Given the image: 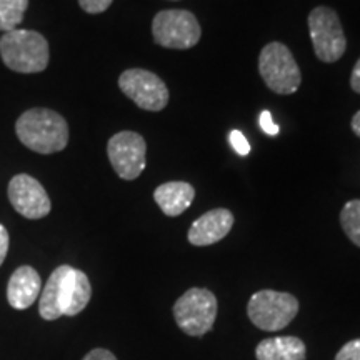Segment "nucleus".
I'll list each match as a JSON object with an SVG mask.
<instances>
[{"instance_id": "0eeeda50", "label": "nucleus", "mask_w": 360, "mask_h": 360, "mask_svg": "<svg viewBox=\"0 0 360 360\" xmlns=\"http://www.w3.org/2000/svg\"><path fill=\"white\" fill-rule=\"evenodd\" d=\"M309 32L319 60L332 64L345 53L347 39L334 8L315 7L309 15Z\"/></svg>"}, {"instance_id": "f03ea898", "label": "nucleus", "mask_w": 360, "mask_h": 360, "mask_svg": "<svg viewBox=\"0 0 360 360\" xmlns=\"http://www.w3.org/2000/svg\"><path fill=\"white\" fill-rule=\"evenodd\" d=\"M19 141L37 154H53L64 150L69 143L67 120L51 109H30L15 124Z\"/></svg>"}, {"instance_id": "412c9836", "label": "nucleus", "mask_w": 360, "mask_h": 360, "mask_svg": "<svg viewBox=\"0 0 360 360\" xmlns=\"http://www.w3.org/2000/svg\"><path fill=\"white\" fill-rule=\"evenodd\" d=\"M259 124H260V127H262V130L267 135H277L278 130H281V129H278V125L274 122L272 114H270L269 110H264L262 114H260Z\"/></svg>"}, {"instance_id": "6e6552de", "label": "nucleus", "mask_w": 360, "mask_h": 360, "mask_svg": "<svg viewBox=\"0 0 360 360\" xmlns=\"http://www.w3.org/2000/svg\"><path fill=\"white\" fill-rule=\"evenodd\" d=\"M155 44L165 49L186 51L199 44L202 29L197 17L188 11H162L152 22Z\"/></svg>"}, {"instance_id": "1a4fd4ad", "label": "nucleus", "mask_w": 360, "mask_h": 360, "mask_svg": "<svg viewBox=\"0 0 360 360\" xmlns=\"http://www.w3.org/2000/svg\"><path fill=\"white\" fill-rule=\"evenodd\" d=\"M107 155L115 174L124 180L141 177L147 164V142L132 130L115 134L107 143Z\"/></svg>"}, {"instance_id": "ddd939ff", "label": "nucleus", "mask_w": 360, "mask_h": 360, "mask_svg": "<svg viewBox=\"0 0 360 360\" xmlns=\"http://www.w3.org/2000/svg\"><path fill=\"white\" fill-rule=\"evenodd\" d=\"M42 281L39 272L30 265H22L12 274L7 285V299L11 307L25 310L39 299Z\"/></svg>"}, {"instance_id": "9b49d317", "label": "nucleus", "mask_w": 360, "mask_h": 360, "mask_svg": "<svg viewBox=\"0 0 360 360\" xmlns=\"http://www.w3.org/2000/svg\"><path fill=\"white\" fill-rule=\"evenodd\" d=\"M8 200L17 212L30 220L47 217L52 209L42 184L27 174L15 175L8 182Z\"/></svg>"}, {"instance_id": "6ab92c4d", "label": "nucleus", "mask_w": 360, "mask_h": 360, "mask_svg": "<svg viewBox=\"0 0 360 360\" xmlns=\"http://www.w3.org/2000/svg\"><path fill=\"white\" fill-rule=\"evenodd\" d=\"M335 360H360V339L347 342L335 355Z\"/></svg>"}, {"instance_id": "dca6fc26", "label": "nucleus", "mask_w": 360, "mask_h": 360, "mask_svg": "<svg viewBox=\"0 0 360 360\" xmlns=\"http://www.w3.org/2000/svg\"><path fill=\"white\" fill-rule=\"evenodd\" d=\"M29 0H0V32L15 30L24 20Z\"/></svg>"}, {"instance_id": "5701e85b", "label": "nucleus", "mask_w": 360, "mask_h": 360, "mask_svg": "<svg viewBox=\"0 0 360 360\" xmlns=\"http://www.w3.org/2000/svg\"><path fill=\"white\" fill-rule=\"evenodd\" d=\"M82 360H117L115 355L107 349H94Z\"/></svg>"}, {"instance_id": "f257e3e1", "label": "nucleus", "mask_w": 360, "mask_h": 360, "mask_svg": "<svg viewBox=\"0 0 360 360\" xmlns=\"http://www.w3.org/2000/svg\"><path fill=\"white\" fill-rule=\"evenodd\" d=\"M92 297V285L82 270L60 265L49 277L44 290L40 292L39 314L45 321L74 317L82 312Z\"/></svg>"}, {"instance_id": "39448f33", "label": "nucleus", "mask_w": 360, "mask_h": 360, "mask_svg": "<svg viewBox=\"0 0 360 360\" xmlns=\"http://www.w3.org/2000/svg\"><path fill=\"white\" fill-rule=\"evenodd\" d=\"M299 312V302L292 294L276 290H259L250 297L247 314L255 327L267 332L285 328Z\"/></svg>"}, {"instance_id": "f8f14e48", "label": "nucleus", "mask_w": 360, "mask_h": 360, "mask_svg": "<svg viewBox=\"0 0 360 360\" xmlns=\"http://www.w3.org/2000/svg\"><path fill=\"white\" fill-rule=\"evenodd\" d=\"M233 215L227 209H214L202 215L188 229V242L195 247L217 244L232 231Z\"/></svg>"}, {"instance_id": "a211bd4d", "label": "nucleus", "mask_w": 360, "mask_h": 360, "mask_svg": "<svg viewBox=\"0 0 360 360\" xmlns=\"http://www.w3.org/2000/svg\"><path fill=\"white\" fill-rule=\"evenodd\" d=\"M229 141H231V146L233 150L237 152L238 155H249L250 152V143L247 142L245 135L240 132V130H232L231 135H229Z\"/></svg>"}, {"instance_id": "7ed1b4c3", "label": "nucleus", "mask_w": 360, "mask_h": 360, "mask_svg": "<svg viewBox=\"0 0 360 360\" xmlns=\"http://www.w3.org/2000/svg\"><path fill=\"white\" fill-rule=\"evenodd\" d=\"M0 57L13 72L37 74L47 69L51 51L44 35L34 30L15 29L0 39Z\"/></svg>"}, {"instance_id": "393cba45", "label": "nucleus", "mask_w": 360, "mask_h": 360, "mask_svg": "<svg viewBox=\"0 0 360 360\" xmlns=\"http://www.w3.org/2000/svg\"><path fill=\"white\" fill-rule=\"evenodd\" d=\"M352 130L355 135H359L360 137V110L354 115V119H352Z\"/></svg>"}, {"instance_id": "f3484780", "label": "nucleus", "mask_w": 360, "mask_h": 360, "mask_svg": "<svg viewBox=\"0 0 360 360\" xmlns=\"http://www.w3.org/2000/svg\"><path fill=\"white\" fill-rule=\"evenodd\" d=\"M340 224L345 236L360 247V199L350 200L340 212Z\"/></svg>"}, {"instance_id": "b1692460", "label": "nucleus", "mask_w": 360, "mask_h": 360, "mask_svg": "<svg viewBox=\"0 0 360 360\" xmlns=\"http://www.w3.org/2000/svg\"><path fill=\"white\" fill-rule=\"evenodd\" d=\"M350 87L354 89V92L360 94V58H359L357 64H355V67H354L352 75H350Z\"/></svg>"}, {"instance_id": "2eb2a0df", "label": "nucleus", "mask_w": 360, "mask_h": 360, "mask_svg": "<svg viewBox=\"0 0 360 360\" xmlns=\"http://www.w3.org/2000/svg\"><path fill=\"white\" fill-rule=\"evenodd\" d=\"M305 354V344L294 335L270 337L255 349L257 360H304Z\"/></svg>"}, {"instance_id": "4be33fe9", "label": "nucleus", "mask_w": 360, "mask_h": 360, "mask_svg": "<svg viewBox=\"0 0 360 360\" xmlns=\"http://www.w3.org/2000/svg\"><path fill=\"white\" fill-rule=\"evenodd\" d=\"M8 244H11V238H8L7 229L0 224V265L4 264V260L7 257Z\"/></svg>"}, {"instance_id": "4468645a", "label": "nucleus", "mask_w": 360, "mask_h": 360, "mask_svg": "<svg viewBox=\"0 0 360 360\" xmlns=\"http://www.w3.org/2000/svg\"><path fill=\"white\" fill-rule=\"evenodd\" d=\"M195 191L187 182H167L155 188L154 199L160 210L169 217H177L192 205Z\"/></svg>"}, {"instance_id": "423d86ee", "label": "nucleus", "mask_w": 360, "mask_h": 360, "mask_svg": "<svg viewBox=\"0 0 360 360\" xmlns=\"http://www.w3.org/2000/svg\"><path fill=\"white\" fill-rule=\"evenodd\" d=\"M217 297L207 289H188L174 305V317L187 335H204L217 319Z\"/></svg>"}, {"instance_id": "9d476101", "label": "nucleus", "mask_w": 360, "mask_h": 360, "mask_svg": "<svg viewBox=\"0 0 360 360\" xmlns=\"http://www.w3.org/2000/svg\"><path fill=\"white\" fill-rule=\"evenodd\" d=\"M119 87L143 110L159 112L169 103V89L159 75L143 69L125 70L119 77Z\"/></svg>"}, {"instance_id": "20e7f679", "label": "nucleus", "mask_w": 360, "mask_h": 360, "mask_svg": "<svg viewBox=\"0 0 360 360\" xmlns=\"http://www.w3.org/2000/svg\"><path fill=\"white\" fill-rule=\"evenodd\" d=\"M259 72L265 85L281 96L297 92L302 82V75L294 56L281 42H270L262 49L259 57Z\"/></svg>"}, {"instance_id": "aec40b11", "label": "nucleus", "mask_w": 360, "mask_h": 360, "mask_svg": "<svg viewBox=\"0 0 360 360\" xmlns=\"http://www.w3.org/2000/svg\"><path fill=\"white\" fill-rule=\"evenodd\" d=\"M114 0H79L80 7L87 13H102L112 6Z\"/></svg>"}]
</instances>
